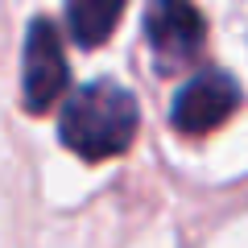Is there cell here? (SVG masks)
Wrapping results in <instances>:
<instances>
[{"label": "cell", "mask_w": 248, "mask_h": 248, "mask_svg": "<svg viewBox=\"0 0 248 248\" xmlns=\"http://www.w3.org/2000/svg\"><path fill=\"white\" fill-rule=\"evenodd\" d=\"M137 95L124 91L112 79H95L87 87H79L58 120V137L71 153L87 161H104V157H120L137 137Z\"/></svg>", "instance_id": "obj_1"}, {"label": "cell", "mask_w": 248, "mask_h": 248, "mask_svg": "<svg viewBox=\"0 0 248 248\" xmlns=\"http://www.w3.org/2000/svg\"><path fill=\"white\" fill-rule=\"evenodd\" d=\"M128 0H66V29L79 46H104Z\"/></svg>", "instance_id": "obj_5"}, {"label": "cell", "mask_w": 248, "mask_h": 248, "mask_svg": "<svg viewBox=\"0 0 248 248\" xmlns=\"http://www.w3.org/2000/svg\"><path fill=\"white\" fill-rule=\"evenodd\" d=\"M71 83V66L62 54V37L54 29V21H33L25 33V58H21V99L25 112L42 116L62 99Z\"/></svg>", "instance_id": "obj_2"}, {"label": "cell", "mask_w": 248, "mask_h": 248, "mask_svg": "<svg viewBox=\"0 0 248 248\" xmlns=\"http://www.w3.org/2000/svg\"><path fill=\"white\" fill-rule=\"evenodd\" d=\"M145 37L161 71H178L203 50L207 21L190 0H153L145 13Z\"/></svg>", "instance_id": "obj_3"}, {"label": "cell", "mask_w": 248, "mask_h": 248, "mask_svg": "<svg viewBox=\"0 0 248 248\" xmlns=\"http://www.w3.org/2000/svg\"><path fill=\"white\" fill-rule=\"evenodd\" d=\"M236 108H240L236 79L207 66V71L190 75V83L174 95V128L186 137H203L211 128H219Z\"/></svg>", "instance_id": "obj_4"}]
</instances>
